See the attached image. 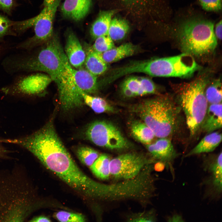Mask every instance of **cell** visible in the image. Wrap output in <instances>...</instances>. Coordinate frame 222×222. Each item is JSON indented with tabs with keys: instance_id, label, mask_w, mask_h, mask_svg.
<instances>
[{
	"instance_id": "1",
	"label": "cell",
	"mask_w": 222,
	"mask_h": 222,
	"mask_svg": "<svg viewBox=\"0 0 222 222\" xmlns=\"http://www.w3.org/2000/svg\"><path fill=\"white\" fill-rule=\"evenodd\" d=\"M71 65L59 40L47 41L34 56L30 58V71L47 73L57 86L62 109L69 111L81 106L84 101L70 69Z\"/></svg>"
},
{
	"instance_id": "2",
	"label": "cell",
	"mask_w": 222,
	"mask_h": 222,
	"mask_svg": "<svg viewBox=\"0 0 222 222\" xmlns=\"http://www.w3.org/2000/svg\"><path fill=\"white\" fill-rule=\"evenodd\" d=\"M39 205L24 173L0 171V222L25 221Z\"/></svg>"
},
{
	"instance_id": "3",
	"label": "cell",
	"mask_w": 222,
	"mask_h": 222,
	"mask_svg": "<svg viewBox=\"0 0 222 222\" xmlns=\"http://www.w3.org/2000/svg\"><path fill=\"white\" fill-rule=\"evenodd\" d=\"M168 27L184 53L201 56L212 53L216 47L214 23L207 18L191 16Z\"/></svg>"
},
{
	"instance_id": "4",
	"label": "cell",
	"mask_w": 222,
	"mask_h": 222,
	"mask_svg": "<svg viewBox=\"0 0 222 222\" xmlns=\"http://www.w3.org/2000/svg\"><path fill=\"white\" fill-rule=\"evenodd\" d=\"M180 109L170 97L163 96L142 103L136 111L155 136L169 138L178 128Z\"/></svg>"
},
{
	"instance_id": "5",
	"label": "cell",
	"mask_w": 222,
	"mask_h": 222,
	"mask_svg": "<svg viewBox=\"0 0 222 222\" xmlns=\"http://www.w3.org/2000/svg\"><path fill=\"white\" fill-rule=\"evenodd\" d=\"M199 66L193 56L183 52L172 56L132 61L131 73H141L155 77L190 76Z\"/></svg>"
},
{
	"instance_id": "6",
	"label": "cell",
	"mask_w": 222,
	"mask_h": 222,
	"mask_svg": "<svg viewBox=\"0 0 222 222\" xmlns=\"http://www.w3.org/2000/svg\"><path fill=\"white\" fill-rule=\"evenodd\" d=\"M207 83L205 77L182 85L178 92L181 108L184 113L190 136H195L200 129L208 107L205 94Z\"/></svg>"
},
{
	"instance_id": "7",
	"label": "cell",
	"mask_w": 222,
	"mask_h": 222,
	"mask_svg": "<svg viewBox=\"0 0 222 222\" xmlns=\"http://www.w3.org/2000/svg\"><path fill=\"white\" fill-rule=\"evenodd\" d=\"M61 0H56L51 5L44 7L40 13L34 17L19 22H14L13 27L22 32L31 27L35 35L18 45V48L29 49L39 43L46 42L53 35V23L57 9Z\"/></svg>"
},
{
	"instance_id": "8",
	"label": "cell",
	"mask_w": 222,
	"mask_h": 222,
	"mask_svg": "<svg viewBox=\"0 0 222 222\" xmlns=\"http://www.w3.org/2000/svg\"><path fill=\"white\" fill-rule=\"evenodd\" d=\"M86 138L97 146L112 150L128 148V143L118 129L105 121L90 124L85 133Z\"/></svg>"
},
{
	"instance_id": "9",
	"label": "cell",
	"mask_w": 222,
	"mask_h": 222,
	"mask_svg": "<svg viewBox=\"0 0 222 222\" xmlns=\"http://www.w3.org/2000/svg\"><path fill=\"white\" fill-rule=\"evenodd\" d=\"M155 162L141 154H124L110 160V175L117 179H132L136 177L146 166Z\"/></svg>"
},
{
	"instance_id": "10",
	"label": "cell",
	"mask_w": 222,
	"mask_h": 222,
	"mask_svg": "<svg viewBox=\"0 0 222 222\" xmlns=\"http://www.w3.org/2000/svg\"><path fill=\"white\" fill-rule=\"evenodd\" d=\"M147 148L153 159L163 164L167 169L173 171V163L178 155L169 138H160Z\"/></svg>"
},
{
	"instance_id": "11",
	"label": "cell",
	"mask_w": 222,
	"mask_h": 222,
	"mask_svg": "<svg viewBox=\"0 0 222 222\" xmlns=\"http://www.w3.org/2000/svg\"><path fill=\"white\" fill-rule=\"evenodd\" d=\"M52 81L48 75L32 74L20 80L10 89V91L26 95H37L44 91Z\"/></svg>"
},
{
	"instance_id": "12",
	"label": "cell",
	"mask_w": 222,
	"mask_h": 222,
	"mask_svg": "<svg viewBox=\"0 0 222 222\" xmlns=\"http://www.w3.org/2000/svg\"><path fill=\"white\" fill-rule=\"evenodd\" d=\"M120 89L124 96L131 97L154 93L156 88L153 81L149 78L133 76L124 80Z\"/></svg>"
},
{
	"instance_id": "13",
	"label": "cell",
	"mask_w": 222,
	"mask_h": 222,
	"mask_svg": "<svg viewBox=\"0 0 222 222\" xmlns=\"http://www.w3.org/2000/svg\"><path fill=\"white\" fill-rule=\"evenodd\" d=\"M222 156L221 151L215 157L206 160L204 163V170L210 174L208 182L207 183L208 184L210 192L214 196L219 195L222 192Z\"/></svg>"
},
{
	"instance_id": "14",
	"label": "cell",
	"mask_w": 222,
	"mask_h": 222,
	"mask_svg": "<svg viewBox=\"0 0 222 222\" xmlns=\"http://www.w3.org/2000/svg\"><path fill=\"white\" fill-rule=\"evenodd\" d=\"M65 51L69 64L75 68L80 67L84 63L85 52L78 38L72 31L67 34Z\"/></svg>"
},
{
	"instance_id": "15",
	"label": "cell",
	"mask_w": 222,
	"mask_h": 222,
	"mask_svg": "<svg viewBox=\"0 0 222 222\" xmlns=\"http://www.w3.org/2000/svg\"><path fill=\"white\" fill-rule=\"evenodd\" d=\"M92 0H65L61 7L62 14L76 21L83 19L88 13Z\"/></svg>"
},
{
	"instance_id": "16",
	"label": "cell",
	"mask_w": 222,
	"mask_h": 222,
	"mask_svg": "<svg viewBox=\"0 0 222 222\" xmlns=\"http://www.w3.org/2000/svg\"><path fill=\"white\" fill-rule=\"evenodd\" d=\"M70 69L78 89L88 94L94 93L97 91L99 85L97 76L87 69L76 70L71 66Z\"/></svg>"
},
{
	"instance_id": "17",
	"label": "cell",
	"mask_w": 222,
	"mask_h": 222,
	"mask_svg": "<svg viewBox=\"0 0 222 222\" xmlns=\"http://www.w3.org/2000/svg\"><path fill=\"white\" fill-rule=\"evenodd\" d=\"M222 103L212 104L208 107L200 129L208 134L222 127Z\"/></svg>"
},
{
	"instance_id": "18",
	"label": "cell",
	"mask_w": 222,
	"mask_h": 222,
	"mask_svg": "<svg viewBox=\"0 0 222 222\" xmlns=\"http://www.w3.org/2000/svg\"><path fill=\"white\" fill-rule=\"evenodd\" d=\"M138 47L131 43H124L101 54L104 60L108 64L116 62L135 54Z\"/></svg>"
},
{
	"instance_id": "19",
	"label": "cell",
	"mask_w": 222,
	"mask_h": 222,
	"mask_svg": "<svg viewBox=\"0 0 222 222\" xmlns=\"http://www.w3.org/2000/svg\"><path fill=\"white\" fill-rule=\"evenodd\" d=\"M116 12L114 10L102 11L92 24L90 31L91 37L94 39L103 35H108L112 17Z\"/></svg>"
},
{
	"instance_id": "20",
	"label": "cell",
	"mask_w": 222,
	"mask_h": 222,
	"mask_svg": "<svg viewBox=\"0 0 222 222\" xmlns=\"http://www.w3.org/2000/svg\"><path fill=\"white\" fill-rule=\"evenodd\" d=\"M222 138L221 134L218 132L208 134L185 155V157L212 152L220 144Z\"/></svg>"
},
{
	"instance_id": "21",
	"label": "cell",
	"mask_w": 222,
	"mask_h": 222,
	"mask_svg": "<svg viewBox=\"0 0 222 222\" xmlns=\"http://www.w3.org/2000/svg\"><path fill=\"white\" fill-rule=\"evenodd\" d=\"M86 69L97 76L105 72L108 69L109 64L103 59L101 54L89 48L84 61Z\"/></svg>"
},
{
	"instance_id": "22",
	"label": "cell",
	"mask_w": 222,
	"mask_h": 222,
	"mask_svg": "<svg viewBox=\"0 0 222 222\" xmlns=\"http://www.w3.org/2000/svg\"><path fill=\"white\" fill-rule=\"evenodd\" d=\"M129 28L128 23L125 20L115 17L112 19L108 35L113 41L121 40L126 36Z\"/></svg>"
},
{
	"instance_id": "23",
	"label": "cell",
	"mask_w": 222,
	"mask_h": 222,
	"mask_svg": "<svg viewBox=\"0 0 222 222\" xmlns=\"http://www.w3.org/2000/svg\"><path fill=\"white\" fill-rule=\"evenodd\" d=\"M79 89L84 102L97 113L113 112L114 108L104 99L92 96Z\"/></svg>"
},
{
	"instance_id": "24",
	"label": "cell",
	"mask_w": 222,
	"mask_h": 222,
	"mask_svg": "<svg viewBox=\"0 0 222 222\" xmlns=\"http://www.w3.org/2000/svg\"><path fill=\"white\" fill-rule=\"evenodd\" d=\"M109 156L106 154L100 155L89 168L93 175L102 180L108 179L110 175Z\"/></svg>"
},
{
	"instance_id": "25",
	"label": "cell",
	"mask_w": 222,
	"mask_h": 222,
	"mask_svg": "<svg viewBox=\"0 0 222 222\" xmlns=\"http://www.w3.org/2000/svg\"><path fill=\"white\" fill-rule=\"evenodd\" d=\"M134 136L141 142L149 144L155 136L152 130L144 122L135 121L131 125Z\"/></svg>"
},
{
	"instance_id": "26",
	"label": "cell",
	"mask_w": 222,
	"mask_h": 222,
	"mask_svg": "<svg viewBox=\"0 0 222 222\" xmlns=\"http://www.w3.org/2000/svg\"><path fill=\"white\" fill-rule=\"evenodd\" d=\"M79 159L84 165L90 167L100 156L99 153L94 149L88 146H81L76 151Z\"/></svg>"
},
{
	"instance_id": "27",
	"label": "cell",
	"mask_w": 222,
	"mask_h": 222,
	"mask_svg": "<svg viewBox=\"0 0 222 222\" xmlns=\"http://www.w3.org/2000/svg\"><path fill=\"white\" fill-rule=\"evenodd\" d=\"M205 96L208 103L210 104L222 103V90L219 80L212 83L205 91Z\"/></svg>"
},
{
	"instance_id": "28",
	"label": "cell",
	"mask_w": 222,
	"mask_h": 222,
	"mask_svg": "<svg viewBox=\"0 0 222 222\" xmlns=\"http://www.w3.org/2000/svg\"><path fill=\"white\" fill-rule=\"evenodd\" d=\"M115 47L113 41L107 35L96 39L92 48L95 51L102 54Z\"/></svg>"
},
{
	"instance_id": "29",
	"label": "cell",
	"mask_w": 222,
	"mask_h": 222,
	"mask_svg": "<svg viewBox=\"0 0 222 222\" xmlns=\"http://www.w3.org/2000/svg\"><path fill=\"white\" fill-rule=\"evenodd\" d=\"M54 216L59 221L62 222H84L86 220L84 216L81 214L64 211L56 212Z\"/></svg>"
},
{
	"instance_id": "30",
	"label": "cell",
	"mask_w": 222,
	"mask_h": 222,
	"mask_svg": "<svg viewBox=\"0 0 222 222\" xmlns=\"http://www.w3.org/2000/svg\"><path fill=\"white\" fill-rule=\"evenodd\" d=\"M204 10L210 11L219 12L221 10L222 0H198Z\"/></svg>"
},
{
	"instance_id": "31",
	"label": "cell",
	"mask_w": 222,
	"mask_h": 222,
	"mask_svg": "<svg viewBox=\"0 0 222 222\" xmlns=\"http://www.w3.org/2000/svg\"><path fill=\"white\" fill-rule=\"evenodd\" d=\"M129 221L134 222H154L156 219L153 211L148 212H143L134 215L129 219Z\"/></svg>"
},
{
	"instance_id": "32",
	"label": "cell",
	"mask_w": 222,
	"mask_h": 222,
	"mask_svg": "<svg viewBox=\"0 0 222 222\" xmlns=\"http://www.w3.org/2000/svg\"><path fill=\"white\" fill-rule=\"evenodd\" d=\"M13 25V21L0 14V39L8 34Z\"/></svg>"
},
{
	"instance_id": "33",
	"label": "cell",
	"mask_w": 222,
	"mask_h": 222,
	"mask_svg": "<svg viewBox=\"0 0 222 222\" xmlns=\"http://www.w3.org/2000/svg\"><path fill=\"white\" fill-rule=\"evenodd\" d=\"M13 5V0H0V10L10 13Z\"/></svg>"
},
{
	"instance_id": "34",
	"label": "cell",
	"mask_w": 222,
	"mask_h": 222,
	"mask_svg": "<svg viewBox=\"0 0 222 222\" xmlns=\"http://www.w3.org/2000/svg\"><path fill=\"white\" fill-rule=\"evenodd\" d=\"M222 20H220L216 24L214 33L216 38L221 40L222 38Z\"/></svg>"
},
{
	"instance_id": "35",
	"label": "cell",
	"mask_w": 222,
	"mask_h": 222,
	"mask_svg": "<svg viewBox=\"0 0 222 222\" xmlns=\"http://www.w3.org/2000/svg\"><path fill=\"white\" fill-rule=\"evenodd\" d=\"M29 221L32 222H51V220L47 216H40L34 217Z\"/></svg>"
},
{
	"instance_id": "36",
	"label": "cell",
	"mask_w": 222,
	"mask_h": 222,
	"mask_svg": "<svg viewBox=\"0 0 222 222\" xmlns=\"http://www.w3.org/2000/svg\"><path fill=\"white\" fill-rule=\"evenodd\" d=\"M169 222H182L184 221L182 217L179 215H175L168 219Z\"/></svg>"
},
{
	"instance_id": "37",
	"label": "cell",
	"mask_w": 222,
	"mask_h": 222,
	"mask_svg": "<svg viewBox=\"0 0 222 222\" xmlns=\"http://www.w3.org/2000/svg\"><path fill=\"white\" fill-rule=\"evenodd\" d=\"M56 0H44L43 5L44 7L49 6L52 5Z\"/></svg>"
},
{
	"instance_id": "38",
	"label": "cell",
	"mask_w": 222,
	"mask_h": 222,
	"mask_svg": "<svg viewBox=\"0 0 222 222\" xmlns=\"http://www.w3.org/2000/svg\"><path fill=\"white\" fill-rule=\"evenodd\" d=\"M1 142L0 141V156L2 155L3 154L5 153V150H4L2 146H1L0 143Z\"/></svg>"
},
{
	"instance_id": "39",
	"label": "cell",
	"mask_w": 222,
	"mask_h": 222,
	"mask_svg": "<svg viewBox=\"0 0 222 222\" xmlns=\"http://www.w3.org/2000/svg\"><path fill=\"white\" fill-rule=\"evenodd\" d=\"M124 1L128 2H131V3H134L137 2H138L139 1H140L141 0H124Z\"/></svg>"
}]
</instances>
